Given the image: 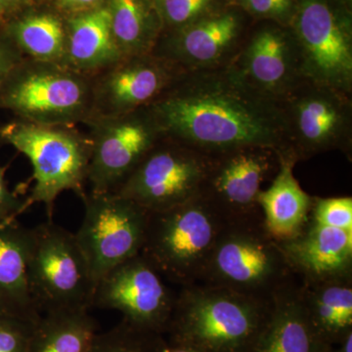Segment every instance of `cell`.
<instances>
[{"label":"cell","mask_w":352,"mask_h":352,"mask_svg":"<svg viewBox=\"0 0 352 352\" xmlns=\"http://www.w3.org/2000/svg\"><path fill=\"white\" fill-rule=\"evenodd\" d=\"M148 108L164 138L208 156L245 148L286 151L283 116L238 82L175 80Z\"/></svg>","instance_id":"cell-1"},{"label":"cell","mask_w":352,"mask_h":352,"mask_svg":"<svg viewBox=\"0 0 352 352\" xmlns=\"http://www.w3.org/2000/svg\"><path fill=\"white\" fill-rule=\"evenodd\" d=\"M271 300L196 283L180 287L164 337L206 352H252Z\"/></svg>","instance_id":"cell-2"},{"label":"cell","mask_w":352,"mask_h":352,"mask_svg":"<svg viewBox=\"0 0 352 352\" xmlns=\"http://www.w3.org/2000/svg\"><path fill=\"white\" fill-rule=\"evenodd\" d=\"M0 139L29 159L34 185L27 207L43 204L52 217L55 201L63 192L82 198L91 157V141L75 126L41 124L19 119L0 127Z\"/></svg>","instance_id":"cell-3"},{"label":"cell","mask_w":352,"mask_h":352,"mask_svg":"<svg viewBox=\"0 0 352 352\" xmlns=\"http://www.w3.org/2000/svg\"><path fill=\"white\" fill-rule=\"evenodd\" d=\"M228 222L200 193L161 212H149L140 254L171 283H199L217 238Z\"/></svg>","instance_id":"cell-4"},{"label":"cell","mask_w":352,"mask_h":352,"mask_svg":"<svg viewBox=\"0 0 352 352\" xmlns=\"http://www.w3.org/2000/svg\"><path fill=\"white\" fill-rule=\"evenodd\" d=\"M295 278L279 241L268 232L263 217H259L226 224L199 283L270 300Z\"/></svg>","instance_id":"cell-5"},{"label":"cell","mask_w":352,"mask_h":352,"mask_svg":"<svg viewBox=\"0 0 352 352\" xmlns=\"http://www.w3.org/2000/svg\"><path fill=\"white\" fill-rule=\"evenodd\" d=\"M0 109L41 124H85L94 116V76L25 58L0 87Z\"/></svg>","instance_id":"cell-6"},{"label":"cell","mask_w":352,"mask_h":352,"mask_svg":"<svg viewBox=\"0 0 352 352\" xmlns=\"http://www.w3.org/2000/svg\"><path fill=\"white\" fill-rule=\"evenodd\" d=\"M29 281L41 314L92 307L96 282L87 259L75 233L51 219L32 228Z\"/></svg>","instance_id":"cell-7"},{"label":"cell","mask_w":352,"mask_h":352,"mask_svg":"<svg viewBox=\"0 0 352 352\" xmlns=\"http://www.w3.org/2000/svg\"><path fill=\"white\" fill-rule=\"evenodd\" d=\"M85 215L75 233L95 282L140 254L149 212L116 193H85Z\"/></svg>","instance_id":"cell-8"},{"label":"cell","mask_w":352,"mask_h":352,"mask_svg":"<svg viewBox=\"0 0 352 352\" xmlns=\"http://www.w3.org/2000/svg\"><path fill=\"white\" fill-rule=\"evenodd\" d=\"M210 156L162 139L113 193L148 212H161L200 193Z\"/></svg>","instance_id":"cell-9"},{"label":"cell","mask_w":352,"mask_h":352,"mask_svg":"<svg viewBox=\"0 0 352 352\" xmlns=\"http://www.w3.org/2000/svg\"><path fill=\"white\" fill-rule=\"evenodd\" d=\"M85 126L91 141L87 183L94 193L115 192L164 138L148 107L94 117Z\"/></svg>","instance_id":"cell-10"},{"label":"cell","mask_w":352,"mask_h":352,"mask_svg":"<svg viewBox=\"0 0 352 352\" xmlns=\"http://www.w3.org/2000/svg\"><path fill=\"white\" fill-rule=\"evenodd\" d=\"M176 296L163 275L139 254L97 282L92 307L116 310L134 327L164 335Z\"/></svg>","instance_id":"cell-11"},{"label":"cell","mask_w":352,"mask_h":352,"mask_svg":"<svg viewBox=\"0 0 352 352\" xmlns=\"http://www.w3.org/2000/svg\"><path fill=\"white\" fill-rule=\"evenodd\" d=\"M275 150L245 148L210 156L200 194L228 222L263 217L261 184L274 168Z\"/></svg>","instance_id":"cell-12"},{"label":"cell","mask_w":352,"mask_h":352,"mask_svg":"<svg viewBox=\"0 0 352 352\" xmlns=\"http://www.w3.org/2000/svg\"><path fill=\"white\" fill-rule=\"evenodd\" d=\"M176 80L173 65L154 54L124 56L94 76V117L148 107Z\"/></svg>","instance_id":"cell-13"},{"label":"cell","mask_w":352,"mask_h":352,"mask_svg":"<svg viewBox=\"0 0 352 352\" xmlns=\"http://www.w3.org/2000/svg\"><path fill=\"white\" fill-rule=\"evenodd\" d=\"M305 69L326 87L344 88L351 82V38L323 0H305L296 21Z\"/></svg>","instance_id":"cell-14"},{"label":"cell","mask_w":352,"mask_h":352,"mask_svg":"<svg viewBox=\"0 0 352 352\" xmlns=\"http://www.w3.org/2000/svg\"><path fill=\"white\" fill-rule=\"evenodd\" d=\"M279 241L289 267L300 281L352 275V232L310 219L294 237Z\"/></svg>","instance_id":"cell-15"},{"label":"cell","mask_w":352,"mask_h":352,"mask_svg":"<svg viewBox=\"0 0 352 352\" xmlns=\"http://www.w3.org/2000/svg\"><path fill=\"white\" fill-rule=\"evenodd\" d=\"M32 228L17 219L0 223V316L36 324L41 318L29 281Z\"/></svg>","instance_id":"cell-16"},{"label":"cell","mask_w":352,"mask_h":352,"mask_svg":"<svg viewBox=\"0 0 352 352\" xmlns=\"http://www.w3.org/2000/svg\"><path fill=\"white\" fill-rule=\"evenodd\" d=\"M296 277L271 298L270 318L252 352H322L300 294Z\"/></svg>","instance_id":"cell-17"},{"label":"cell","mask_w":352,"mask_h":352,"mask_svg":"<svg viewBox=\"0 0 352 352\" xmlns=\"http://www.w3.org/2000/svg\"><path fill=\"white\" fill-rule=\"evenodd\" d=\"M66 25L65 64L69 68L95 76L124 57L113 38L107 4L76 13Z\"/></svg>","instance_id":"cell-18"},{"label":"cell","mask_w":352,"mask_h":352,"mask_svg":"<svg viewBox=\"0 0 352 352\" xmlns=\"http://www.w3.org/2000/svg\"><path fill=\"white\" fill-rule=\"evenodd\" d=\"M278 154V175L270 188L261 192L258 204L268 232L277 240H286L307 223L314 198L303 191L294 176L296 157L289 151Z\"/></svg>","instance_id":"cell-19"},{"label":"cell","mask_w":352,"mask_h":352,"mask_svg":"<svg viewBox=\"0 0 352 352\" xmlns=\"http://www.w3.org/2000/svg\"><path fill=\"white\" fill-rule=\"evenodd\" d=\"M298 283L308 319L324 346H335L352 332V275Z\"/></svg>","instance_id":"cell-20"},{"label":"cell","mask_w":352,"mask_h":352,"mask_svg":"<svg viewBox=\"0 0 352 352\" xmlns=\"http://www.w3.org/2000/svg\"><path fill=\"white\" fill-rule=\"evenodd\" d=\"M97 333L87 308L43 312L32 327L29 352H87Z\"/></svg>","instance_id":"cell-21"},{"label":"cell","mask_w":352,"mask_h":352,"mask_svg":"<svg viewBox=\"0 0 352 352\" xmlns=\"http://www.w3.org/2000/svg\"><path fill=\"white\" fill-rule=\"evenodd\" d=\"M296 124L298 146L296 157L332 148L339 141L344 113L333 97L315 94L296 104Z\"/></svg>","instance_id":"cell-22"},{"label":"cell","mask_w":352,"mask_h":352,"mask_svg":"<svg viewBox=\"0 0 352 352\" xmlns=\"http://www.w3.org/2000/svg\"><path fill=\"white\" fill-rule=\"evenodd\" d=\"M10 31L9 38L27 59L65 64L67 25L55 14H27Z\"/></svg>","instance_id":"cell-23"},{"label":"cell","mask_w":352,"mask_h":352,"mask_svg":"<svg viewBox=\"0 0 352 352\" xmlns=\"http://www.w3.org/2000/svg\"><path fill=\"white\" fill-rule=\"evenodd\" d=\"M106 4L113 38L122 56L151 54L156 32L144 0H109Z\"/></svg>","instance_id":"cell-24"},{"label":"cell","mask_w":352,"mask_h":352,"mask_svg":"<svg viewBox=\"0 0 352 352\" xmlns=\"http://www.w3.org/2000/svg\"><path fill=\"white\" fill-rule=\"evenodd\" d=\"M237 29V19L232 14L203 21L182 32L173 41V52L163 59L179 57L194 62L212 61L231 43Z\"/></svg>","instance_id":"cell-25"},{"label":"cell","mask_w":352,"mask_h":352,"mask_svg":"<svg viewBox=\"0 0 352 352\" xmlns=\"http://www.w3.org/2000/svg\"><path fill=\"white\" fill-rule=\"evenodd\" d=\"M291 54L288 43L279 32H259L247 52L248 74L264 89H277L288 80Z\"/></svg>","instance_id":"cell-26"},{"label":"cell","mask_w":352,"mask_h":352,"mask_svg":"<svg viewBox=\"0 0 352 352\" xmlns=\"http://www.w3.org/2000/svg\"><path fill=\"white\" fill-rule=\"evenodd\" d=\"M163 336L122 320L110 330L97 333L87 352H157Z\"/></svg>","instance_id":"cell-27"},{"label":"cell","mask_w":352,"mask_h":352,"mask_svg":"<svg viewBox=\"0 0 352 352\" xmlns=\"http://www.w3.org/2000/svg\"><path fill=\"white\" fill-rule=\"evenodd\" d=\"M309 219L333 228L352 232V198H314Z\"/></svg>","instance_id":"cell-28"},{"label":"cell","mask_w":352,"mask_h":352,"mask_svg":"<svg viewBox=\"0 0 352 352\" xmlns=\"http://www.w3.org/2000/svg\"><path fill=\"white\" fill-rule=\"evenodd\" d=\"M34 324L0 317V352H29Z\"/></svg>","instance_id":"cell-29"},{"label":"cell","mask_w":352,"mask_h":352,"mask_svg":"<svg viewBox=\"0 0 352 352\" xmlns=\"http://www.w3.org/2000/svg\"><path fill=\"white\" fill-rule=\"evenodd\" d=\"M210 0H161L164 18L173 25L194 19L207 8Z\"/></svg>","instance_id":"cell-30"},{"label":"cell","mask_w":352,"mask_h":352,"mask_svg":"<svg viewBox=\"0 0 352 352\" xmlns=\"http://www.w3.org/2000/svg\"><path fill=\"white\" fill-rule=\"evenodd\" d=\"M27 208L25 201L9 190L0 166V223L17 219Z\"/></svg>","instance_id":"cell-31"},{"label":"cell","mask_w":352,"mask_h":352,"mask_svg":"<svg viewBox=\"0 0 352 352\" xmlns=\"http://www.w3.org/2000/svg\"><path fill=\"white\" fill-rule=\"evenodd\" d=\"M24 59L12 41H0V87Z\"/></svg>","instance_id":"cell-32"},{"label":"cell","mask_w":352,"mask_h":352,"mask_svg":"<svg viewBox=\"0 0 352 352\" xmlns=\"http://www.w3.org/2000/svg\"><path fill=\"white\" fill-rule=\"evenodd\" d=\"M254 12L261 15L280 16L288 12L292 0H245Z\"/></svg>","instance_id":"cell-33"},{"label":"cell","mask_w":352,"mask_h":352,"mask_svg":"<svg viewBox=\"0 0 352 352\" xmlns=\"http://www.w3.org/2000/svg\"><path fill=\"white\" fill-rule=\"evenodd\" d=\"M157 352H206L201 349H197L188 344H182V342H173L166 339L164 336L162 338L157 346Z\"/></svg>","instance_id":"cell-34"},{"label":"cell","mask_w":352,"mask_h":352,"mask_svg":"<svg viewBox=\"0 0 352 352\" xmlns=\"http://www.w3.org/2000/svg\"><path fill=\"white\" fill-rule=\"evenodd\" d=\"M65 8L76 10L78 13L101 6V0H56Z\"/></svg>","instance_id":"cell-35"},{"label":"cell","mask_w":352,"mask_h":352,"mask_svg":"<svg viewBox=\"0 0 352 352\" xmlns=\"http://www.w3.org/2000/svg\"><path fill=\"white\" fill-rule=\"evenodd\" d=\"M331 352H352V332L347 333L337 344L331 346Z\"/></svg>","instance_id":"cell-36"},{"label":"cell","mask_w":352,"mask_h":352,"mask_svg":"<svg viewBox=\"0 0 352 352\" xmlns=\"http://www.w3.org/2000/svg\"><path fill=\"white\" fill-rule=\"evenodd\" d=\"M4 3L7 6H12V4H15V6H20V4H27L29 2H31L32 0H2Z\"/></svg>","instance_id":"cell-37"},{"label":"cell","mask_w":352,"mask_h":352,"mask_svg":"<svg viewBox=\"0 0 352 352\" xmlns=\"http://www.w3.org/2000/svg\"><path fill=\"white\" fill-rule=\"evenodd\" d=\"M6 4L4 3V2L2 1V0H0V19H2V18H3L4 13H6Z\"/></svg>","instance_id":"cell-38"},{"label":"cell","mask_w":352,"mask_h":352,"mask_svg":"<svg viewBox=\"0 0 352 352\" xmlns=\"http://www.w3.org/2000/svg\"><path fill=\"white\" fill-rule=\"evenodd\" d=\"M322 352H331V346H326Z\"/></svg>","instance_id":"cell-39"},{"label":"cell","mask_w":352,"mask_h":352,"mask_svg":"<svg viewBox=\"0 0 352 352\" xmlns=\"http://www.w3.org/2000/svg\"><path fill=\"white\" fill-rule=\"evenodd\" d=\"M0 317H1V316H0Z\"/></svg>","instance_id":"cell-40"}]
</instances>
